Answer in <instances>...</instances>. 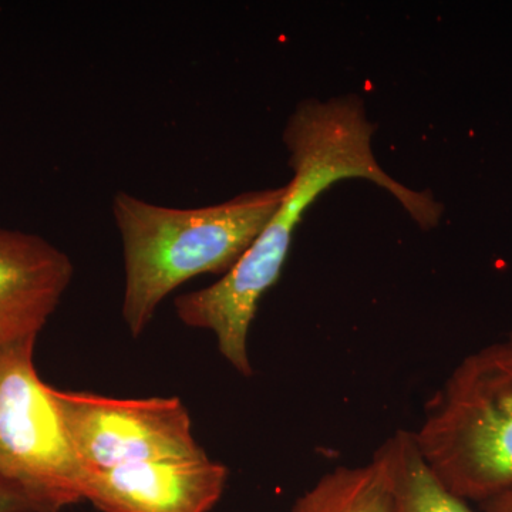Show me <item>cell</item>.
<instances>
[{
  "label": "cell",
  "mask_w": 512,
  "mask_h": 512,
  "mask_svg": "<svg viewBox=\"0 0 512 512\" xmlns=\"http://www.w3.org/2000/svg\"><path fill=\"white\" fill-rule=\"evenodd\" d=\"M0 512H37L28 497L0 481Z\"/></svg>",
  "instance_id": "30bf717a"
},
{
  "label": "cell",
  "mask_w": 512,
  "mask_h": 512,
  "mask_svg": "<svg viewBox=\"0 0 512 512\" xmlns=\"http://www.w3.org/2000/svg\"><path fill=\"white\" fill-rule=\"evenodd\" d=\"M55 399L83 470L207 456L192 436L187 407L177 397L113 399L55 389Z\"/></svg>",
  "instance_id": "5b68a950"
},
{
  "label": "cell",
  "mask_w": 512,
  "mask_h": 512,
  "mask_svg": "<svg viewBox=\"0 0 512 512\" xmlns=\"http://www.w3.org/2000/svg\"><path fill=\"white\" fill-rule=\"evenodd\" d=\"M285 187L244 192L221 204L174 208L119 191L111 212L124 261V322L138 338L178 286L227 275L278 211Z\"/></svg>",
  "instance_id": "7a4b0ae2"
},
{
  "label": "cell",
  "mask_w": 512,
  "mask_h": 512,
  "mask_svg": "<svg viewBox=\"0 0 512 512\" xmlns=\"http://www.w3.org/2000/svg\"><path fill=\"white\" fill-rule=\"evenodd\" d=\"M228 468L205 456L84 470L83 501L103 512H210L224 494Z\"/></svg>",
  "instance_id": "8992f818"
},
{
  "label": "cell",
  "mask_w": 512,
  "mask_h": 512,
  "mask_svg": "<svg viewBox=\"0 0 512 512\" xmlns=\"http://www.w3.org/2000/svg\"><path fill=\"white\" fill-rule=\"evenodd\" d=\"M421 456L467 503L512 485V338L461 360L431 397L419 429Z\"/></svg>",
  "instance_id": "3957f363"
},
{
  "label": "cell",
  "mask_w": 512,
  "mask_h": 512,
  "mask_svg": "<svg viewBox=\"0 0 512 512\" xmlns=\"http://www.w3.org/2000/svg\"><path fill=\"white\" fill-rule=\"evenodd\" d=\"M481 512H512V485L478 504Z\"/></svg>",
  "instance_id": "8fae6325"
},
{
  "label": "cell",
  "mask_w": 512,
  "mask_h": 512,
  "mask_svg": "<svg viewBox=\"0 0 512 512\" xmlns=\"http://www.w3.org/2000/svg\"><path fill=\"white\" fill-rule=\"evenodd\" d=\"M69 255L52 242L0 227V346L37 339L73 278Z\"/></svg>",
  "instance_id": "52a82bcc"
},
{
  "label": "cell",
  "mask_w": 512,
  "mask_h": 512,
  "mask_svg": "<svg viewBox=\"0 0 512 512\" xmlns=\"http://www.w3.org/2000/svg\"><path fill=\"white\" fill-rule=\"evenodd\" d=\"M510 338H512V330H511V335H510Z\"/></svg>",
  "instance_id": "7c38bea8"
},
{
  "label": "cell",
  "mask_w": 512,
  "mask_h": 512,
  "mask_svg": "<svg viewBox=\"0 0 512 512\" xmlns=\"http://www.w3.org/2000/svg\"><path fill=\"white\" fill-rule=\"evenodd\" d=\"M35 343L0 346V481L37 512H62L83 501L84 470L67 439L55 387L37 375Z\"/></svg>",
  "instance_id": "277c9868"
},
{
  "label": "cell",
  "mask_w": 512,
  "mask_h": 512,
  "mask_svg": "<svg viewBox=\"0 0 512 512\" xmlns=\"http://www.w3.org/2000/svg\"><path fill=\"white\" fill-rule=\"evenodd\" d=\"M392 477L383 448L362 466L328 471L296 498L291 512H390Z\"/></svg>",
  "instance_id": "ba28073f"
},
{
  "label": "cell",
  "mask_w": 512,
  "mask_h": 512,
  "mask_svg": "<svg viewBox=\"0 0 512 512\" xmlns=\"http://www.w3.org/2000/svg\"><path fill=\"white\" fill-rule=\"evenodd\" d=\"M392 477L390 512H473L441 483L421 456L413 431L399 430L382 446Z\"/></svg>",
  "instance_id": "9c48e42d"
},
{
  "label": "cell",
  "mask_w": 512,
  "mask_h": 512,
  "mask_svg": "<svg viewBox=\"0 0 512 512\" xmlns=\"http://www.w3.org/2000/svg\"><path fill=\"white\" fill-rule=\"evenodd\" d=\"M375 126L357 97L299 104L284 130L293 170L284 200L238 264L220 281L175 299V313L188 328L214 333L218 350L242 376H251L249 330L262 296L276 284L303 212L330 185L365 178L389 191L423 228L437 225L443 207L429 192L393 180L372 150Z\"/></svg>",
  "instance_id": "6da1fadb"
}]
</instances>
